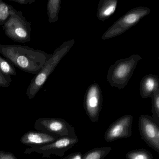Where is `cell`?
Wrapping results in <instances>:
<instances>
[{
    "mask_svg": "<svg viewBox=\"0 0 159 159\" xmlns=\"http://www.w3.org/2000/svg\"><path fill=\"white\" fill-rule=\"evenodd\" d=\"M0 53L15 67L35 75L40 71L52 56L29 46L15 44H0Z\"/></svg>",
    "mask_w": 159,
    "mask_h": 159,
    "instance_id": "obj_1",
    "label": "cell"
},
{
    "mask_svg": "<svg viewBox=\"0 0 159 159\" xmlns=\"http://www.w3.org/2000/svg\"><path fill=\"white\" fill-rule=\"evenodd\" d=\"M74 44V39L70 40L63 43L55 50L52 57L45 63L40 71L31 80L26 91L27 96L29 99H33L36 96L57 66Z\"/></svg>",
    "mask_w": 159,
    "mask_h": 159,
    "instance_id": "obj_2",
    "label": "cell"
},
{
    "mask_svg": "<svg viewBox=\"0 0 159 159\" xmlns=\"http://www.w3.org/2000/svg\"><path fill=\"white\" fill-rule=\"evenodd\" d=\"M142 59L139 55L134 54L117 60L111 65L107 73V80L112 87L124 89L133 76L138 63Z\"/></svg>",
    "mask_w": 159,
    "mask_h": 159,
    "instance_id": "obj_3",
    "label": "cell"
},
{
    "mask_svg": "<svg viewBox=\"0 0 159 159\" xmlns=\"http://www.w3.org/2000/svg\"><path fill=\"white\" fill-rule=\"evenodd\" d=\"M150 12V10L148 8L142 6L136 7L130 10L105 31L101 39H108L123 34L138 24L142 18Z\"/></svg>",
    "mask_w": 159,
    "mask_h": 159,
    "instance_id": "obj_4",
    "label": "cell"
},
{
    "mask_svg": "<svg viewBox=\"0 0 159 159\" xmlns=\"http://www.w3.org/2000/svg\"><path fill=\"white\" fill-rule=\"evenodd\" d=\"M31 25L23 15L17 11L10 16L2 26L6 36L13 41L20 43H30L31 40Z\"/></svg>",
    "mask_w": 159,
    "mask_h": 159,
    "instance_id": "obj_5",
    "label": "cell"
},
{
    "mask_svg": "<svg viewBox=\"0 0 159 159\" xmlns=\"http://www.w3.org/2000/svg\"><path fill=\"white\" fill-rule=\"evenodd\" d=\"M34 128L57 138H78L74 127L64 119L41 118L36 120Z\"/></svg>",
    "mask_w": 159,
    "mask_h": 159,
    "instance_id": "obj_6",
    "label": "cell"
},
{
    "mask_svg": "<svg viewBox=\"0 0 159 159\" xmlns=\"http://www.w3.org/2000/svg\"><path fill=\"white\" fill-rule=\"evenodd\" d=\"M79 141L78 138H59L47 145L27 148L24 153L30 154L36 152L42 154L43 158H49L52 155L62 157L66 152L74 147Z\"/></svg>",
    "mask_w": 159,
    "mask_h": 159,
    "instance_id": "obj_7",
    "label": "cell"
},
{
    "mask_svg": "<svg viewBox=\"0 0 159 159\" xmlns=\"http://www.w3.org/2000/svg\"><path fill=\"white\" fill-rule=\"evenodd\" d=\"M103 99L102 91L98 84H93L88 87L84 95V107L86 114L93 122L99 120Z\"/></svg>",
    "mask_w": 159,
    "mask_h": 159,
    "instance_id": "obj_8",
    "label": "cell"
},
{
    "mask_svg": "<svg viewBox=\"0 0 159 159\" xmlns=\"http://www.w3.org/2000/svg\"><path fill=\"white\" fill-rule=\"evenodd\" d=\"M138 125L139 134L143 141L159 152V125L147 114H142L139 117Z\"/></svg>",
    "mask_w": 159,
    "mask_h": 159,
    "instance_id": "obj_9",
    "label": "cell"
},
{
    "mask_svg": "<svg viewBox=\"0 0 159 159\" xmlns=\"http://www.w3.org/2000/svg\"><path fill=\"white\" fill-rule=\"evenodd\" d=\"M134 118L126 114L113 122L108 127L104 135L107 142H111L121 139L127 138L132 135Z\"/></svg>",
    "mask_w": 159,
    "mask_h": 159,
    "instance_id": "obj_10",
    "label": "cell"
},
{
    "mask_svg": "<svg viewBox=\"0 0 159 159\" xmlns=\"http://www.w3.org/2000/svg\"><path fill=\"white\" fill-rule=\"evenodd\" d=\"M59 138L51 135L40 131H30L21 137L20 142L26 146L32 147L43 146L55 141Z\"/></svg>",
    "mask_w": 159,
    "mask_h": 159,
    "instance_id": "obj_11",
    "label": "cell"
},
{
    "mask_svg": "<svg viewBox=\"0 0 159 159\" xmlns=\"http://www.w3.org/2000/svg\"><path fill=\"white\" fill-rule=\"evenodd\" d=\"M158 89H159V80L157 75H146L141 80L139 84V92L142 98H151L153 93Z\"/></svg>",
    "mask_w": 159,
    "mask_h": 159,
    "instance_id": "obj_12",
    "label": "cell"
},
{
    "mask_svg": "<svg viewBox=\"0 0 159 159\" xmlns=\"http://www.w3.org/2000/svg\"><path fill=\"white\" fill-rule=\"evenodd\" d=\"M117 0H100L98 2L97 17L104 22L115 13L118 6Z\"/></svg>",
    "mask_w": 159,
    "mask_h": 159,
    "instance_id": "obj_13",
    "label": "cell"
},
{
    "mask_svg": "<svg viewBox=\"0 0 159 159\" xmlns=\"http://www.w3.org/2000/svg\"><path fill=\"white\" fill-rule=\"evenodd\" d=\"M61 0H49L47 2V9L48 20L50 23L57 22L58 15L61 9Z\"/></svg>",
    "mask_w": 159,
    "mask_h": 159,
    "instance_id": "obj_14",
    "label": "cell"
},
{
    "mask_svg": "<svg viewBox=\"0 0 159 159\" xmlns=\"http://www.w3.org/2000/svg\"><path fill=\"white\" fill-rule=\"evenodd\" d=\"M111 151V147L94 148L83 154L82 159H105Z\"/></svg>",
    "mask_w": 159,
    "mask_h": 159,
    "instance_id": "obj_15",
    "label": "cell"
},
{
    "mask_svg": "<svg viewBox=\"0 0 159 159\" xmlns=\"http://www.w3.org/2000/svg\"><path fill=\"white\" fill-rule=\"evenodd\" d=\"M17 11L13 6L0 0V26H3L10 16Z\"/></svg>",
    "mask_w": 159,
    "mask_h": 159,
    "instance_id": "obj_16",
    "label": "cell"
},
{
    "mask_svg": "<svg viewBox=\"0 0 159 159\" xmlns=\"http://www.w3.org/2000/svg\"><path fill=\"white\" fill-rule=\"evenodd\" d=\"M126 159H153L152 154L145 149H138L128 152L125 154Z\"/></svg>",
    "mask_w": 159,
    "mask_h": 159,
    "instance_id": "obj_17",
    "label": "cell"
},
{
    "mask_svg": "<svg viewBox=\"0 0 159 159\" xmlns=\"http://www.w3.org/2000/svg\"><path fill=\"white\" fill-rule=\"evenodd\" d=\"M0 71L8 76H16V70L14 65L6 58L0 56Z\"/></svg>",
    "mask_w": 159,
    "mask_h": 159,
    "instance_id": "obj_18",
    "label": "cell"
},
{
    "mask_svg": "<svg viewBox=\"0 0 159 159\" xmlns=\"http://www.w3.org/2000/svg\"><path fill=\"white\" fill-rule=\"evenodd\" d=\"M151 112L152 117L157 124L159 125V89L156 90L152 96Z\"/></svg>",
    "mask_w": 159,
    "mask_h": 159,
    "instance_id": "obj_19",
    "label": "cell"
},
{
    "mask_svg": "<svg viewBox=\"0 0 159 159\" xmlns=\"http://www.w3.org/2000/svg\"><path fill=\"white\" fill-rule=\"evenodd\" d=\"M11 82V76L5 75L0 71V87H8Z\"/></svg>",
    "mask_w": 159,
    "mask_h": 159,
    "instance_id": "obj_20",
    "label": "cell"
},
{
    "mask_svg": "<svg viewBox=\"0 0 159 159\" xmlns=\"http://www.w3.org/2000/svg\"><path fill=\"white\" fill-rule=\"evenodd\" d=\"M0 159H18L11 152L0 151Z\"/></svg>",
    "mask_w": 159,
    "mask_h": 159,
    "instance_id": "obj_21",
    "label": "cell"
},
{
    "mask_svg": "<svg viewBox=\"0 0 159 159\" xmlns=\"http://www.w3.org/2000/svg\"><path fill=\"white\" fill-rule=\"evenodd\" d=\"M83 154L80 152H75L69 154L63 159H82Z\"/></svg>",
    "mask_w": 159,
    "mask_h": 159,
    "instance_id": "obj_22",
    "label": "cell"
},
{
    "mask_svg": "<svg viewBox=\"0 0 159 159\" xmlns=\"http://www.w3.org/2000/svg\"><path fill=\"white\" fill-rule=\"evenodd\" d=\"M10 1L16 2L21 5H30L34 3L35 0H10Z\"/></svg>",
    "mask_w": 159,
    "mask_h": 159,
    "instance_id": "obj_23",
    "label": "cell"
}]
</instances>
